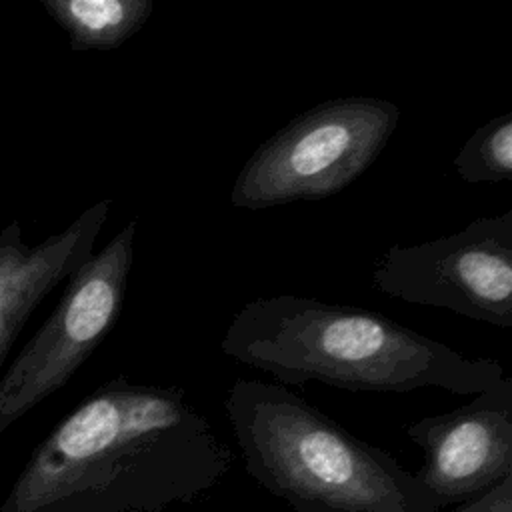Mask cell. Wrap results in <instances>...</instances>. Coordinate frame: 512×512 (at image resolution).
Masks as SVG:
<instances>
[{"mask_svg": "<svg viewBox=\"0 0 512 512\" xmlns=\"http://www.w3.org/2000/svg\"><path fill=\"white\" fill-rule=\"evenodd\" d=\"M220 346L228 358L270 372L282 386L310 380L350 392L436 386L474 396L504 376L500 362L466 358L378 312L294 294L246 302Z\"/></svg>", "mask_w": 512, "mask_h": 512, "instance_id": "2", "label": "cell"}, {"mask_svg": "<svg viewBox=\"0 0 512 512\" xmlns=\"http://www.w3.org/2000/svg\"><path fill=\"white\" fill-rule=\"evenodd\" d=\"M444 512H512V476L482 496Z\"/></svg>", "mask_w": 512, "mask_h": 512, "instance_id": "11", "label": "cell"}, {"mask_svg": "<svg viewBox=\"0 0 512 512\" xmlns=\"http://www.w3.org/2000/svg\"><path fill=\"white\" fill-rule=\"evenodd\" d=\"M422 450L414 476L442 510L482 496L512 476V378L502 376L450 412L406 424Z\"/></svg>", "mask_w": 512, "mask_h": 512, "instance_id": "7", "label": "cell"}, {"mask_svg": "<svg viewBox=\"0 0 512 512\" xmlns=\"http://www.w3.org/2000/svg\"><path fill=\"white\" fill-rule=\"evenodd\" d=\"M454 168L468 184L510 180L512 112H504L476 128L454 156Z\"/></svg>", "mask_w": 512, "mask_h": 512, "instance_id": "10", "label": "cell"}, {"mask_svg": "<svg viewBox=\"0 0 512 512\" xmlns=\"http://www.w3.org/2000/svg\"><path fill=\"white\" fill-rule=\"evenodd\" d=\"M232 462L182 386L114 376L36 446L0 512H164L208 496Z\"/></svg>", "mask_w": 512, "mask_h": 512, "instance_id": "1", "label": "cell"}, {"mask_svg": "<svg viewBox=\"0 0 512 512\" xmlns=\"http://www.w3.org/2000/svg\"><path fill=\"white\" fill-rule=\"evenodd\" d=\"M136 220L68 280L56 308L0 376V436L60 390L112 332L134 262Z\"/></svg>", "mask_w": 512, "mask_h": 512, "instance_id": "5", "label": "cell"}, {"mask_svg": "<svg viewBox=\"0 0 512 512\" xmlns=\"http://www.w3.org/2000/svg\"><path fill=\"white\" fill-rule=\"evenodd\" d=\"M378 292L512 328V208L414 246H390L372 268Z\"/></svg>", "mask_w": 512, "mask_h": 512, "instance_id": "6", "label": "cell"}, {"mask_svg": "<svg viewBox=\"0 0 512 512\" xmlns=\"http://www.w3.org/2000/svg\"><path fill=\"white\" fill-rule=\"evenodd\" d=\"M398 120L400 108L378 96L330 98L298 114L240 168L232 206L264 210L338 194L372 166Z\"/></svg>", "mask_w": 512, "mask_h": 512, "instance_id": "4", "label": "cell"}, {"mask_svg": "<svg viewBox=\"0 0 512 512\" xmlns=\"http://www.w3.org/2000/svg\"><path fill=\"white\" fill-rule=\"evenodd\" d=\"M40 4L78 52L122 46L154 10L152 0H42Z\"/></svg>", "mask_w": 512, "mask_h": 512, "instance_id": "9", "label": "cell"}, {"mask_svg": "<svg viewBox=\"0 0 512 512\" xmlns=\"http://www.w3.org/2000/svg\"><path fill=\"white\" fill-rule=\"evenodd\" d=\"M110 210V198L98 200L40 242L26 240L16 220L0 228V368L40 302L90 260Z\"/></svg>", "mask_w": 512, "mask_h": 512, "instance_id": "8", "label": "cell"}, {"mask_svg": "<svg viewBox=\"0 0 512 512\" xmlns=\"http://www.w3.org/2000/svg\"><path fill=\"white\" fill-rule=\"evenodd\" d=\"M224 410L248 476L290 512H444L390 452L288 386L238 378Z\"/></svg>", "mask_w": 512, "mask_h": 512, "instance_id": "3", "label": "cell"}]
</instances>
